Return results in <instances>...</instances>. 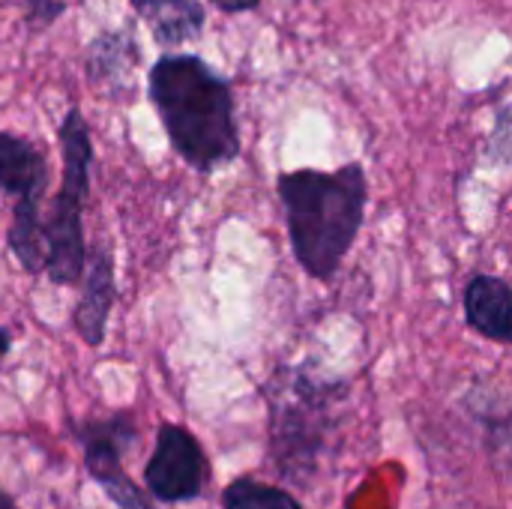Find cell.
Wrapping results in <instances>:
<instances>
[{
  "instance_id": "cell-15",
  "label": "cell",
  "mask_w": 512,
  "mask_h": 509,
  "mask_svg": "<svg viewBox=\"0 0 512 509\" xmlns=\"http://www.w3.org/2000/svg\"><path fill=\"white\" fill-rule=\"evenodd\" d=\"M12 351V333L6 327H0V357H6Z\"/></svg>"
},
{
  "instance_id": "cell-8",
  "label": "cell",
  "mask_w": 512,
  "mask_h": 509,
  "mask_svg": "<svg viewBox=\"0 0 512 509\" xmlns=\"http://www.w3.org/2000/svg\"><path fill=\"white\" fill-rule=\"evenodd\" d=\"M141 63V45L129 24L99 30L81 57L84 81L105 93L108 99H126L132 93V78Z\"/></svg>"
},
{
  "instance_id": "cell-1",
  "label": "cell",
  "mask_w": 512,
  "mask_h": 509,
  "mask_svg": "<svg viewBox=\"0 0 512 509\" xmlns=\"http://www.w3.org/2000/svg\"><path fill=\"white\" fill-rule=\"evenodd\" d=\"M153 105L171 150L198 174L231 165L240 150L237 99L231 78L195 51H162L147 69Z\"/></svg>"
},
{
  "instance_id": "cell-6",
  "label": "cell",
  "mask_w": 512,
  "mask_h": 509,
  "mask_svg": "<svg viewBox=\"0 0 512 509\" xmlns=\"http://www.w3.org/2000/svg\"><path fill=\"white\" fill-rule=\"evenodd\" d=\"M72 438L81 447L84 471L114 501L117 509H156L138 483L123 471V456L135 447L138 429L132 414L114 411L99 420L72 423Z\"/></svg>"
},
{
  "instance_id": "cell-10",
  "label": "cell",
  "mask_w": 512,
  "mask_h": 509,
  "mask_svg": "<svg viewBox=\"0 0 512 509\" xmlns=\"http://www.w3.org/2000/svg\"><path fill=\"white\" fill-rule=\"evenodd\" d=\"M129 9L165 51H177L180 45L201 39L207 30V9L201 0H129Z\"/></svg>"
},
{
  "instance_id": "cell-9",
  "label": "cell",
  "mask_w": 512,
  "mask_h": 509,
  "mask_svg": "<svg viewBox=\"0 0 512 509\" xmlns=\"http://www.w3.org/2000/svg\"><path fill=\"white\" fill-rule=\"evenodd\" d=\"M81 297L72 309V327L84 339V345L99 348L108 333V315L117 300V282H114V258L111 246L105 240L93 243L84 255V273H81Z\"/></svg>"
},
{
  "instance_id": "cell-4",
  "label": "cell",
  "mask_w": 512,
  "mask_h": 509,
  "mask_svg": "<svg viewBox=\"0 0 512 509\" xmlns=\"http://www.w3.org/2000/svg\"><path fill=\"white\" fill-rule=\"evenodd\" d=\"M60 144V189L42 216V240H45V267L48 282L60 288H75L84 273V201L90 195L93 174V138L87 117L81 108H69L57 123Z\"/></svg>"
},
{
  "instance_id": "cell-2",
  "label": "cell",
  "mask_w": 512,
  "mask_h": 509,
  "mask_svg": "<svg viewBox=\"0 0 512 509\" xmlns=\"http://www.w3.org/2000/svg\"><path fill=\"white\" fill-rule=\"evenodd\" d=\"M285 231L294 261L321 282H330L351 252L369 207V177L360 162L336 171L297 168L276 177Z\"/></svg>"
},
{
  "instance_id": "cell-11",
  "label": "cell",
  "mask_w": 512,
  "mask_h": 509,
  "mask_svg": "<svg viewBox=\"0 0 512 509\" xmlns=\"http://www.w3.org/2000/svg\"><path fill=\"white\" fill-rule=\"evenodd\" d=\"M462 309L468 327L483 339L501 345L512 342V291L501 276L492 273L471 276L462 291Z\"/></svg>"
},
{
  "instance_id": "cell-13",
  "label": "cell",
  "mask_w": 512,
  "mask_h": 509,
  "mask_svg": "<svg viewBox=\"0 0 512 509\" xmlns=\"http://www.w3.org/2000/svg\"><path fill=\"white\" fill-rule=\"evenodd\" d=\"M69 9L66 0H24L21 3V21L27 33H45L51 24L60 21V15Z\"/></svg>"
},
{
  "instance_id": "cell-5",
  "label": "cell",
  "mask_w": 512,
  "mask_h": 509,
  "mask_svg": "<svg viewBox=\"0 0 512 509\" xmlns=\"http://www.w3.org/2000/svg\"><path fill=\"white\" fill-rule=\"evenodd\" d=\"M48 159L24 135L0 129V192L12 195V219L6 228V246L24 273L36 276L45 267L42 240V198L48 189Z\"/></svg>"
},
{
  "instance_id": "cell-16",
  "label": "cell",
  "mask_w": 512,
  "mask_h": 509,
  "mask_svg": "<svg viewBox=\"0 0 512 509\" xmlns=\"http://www.w3.org/2000/svg\"><path fill=\"white\" fill-rule=\"evenodd\" d=\"M0 509H15L12 495H9V492H3V489H0Z\"/></svg>"
},
{
  "instance_id": "cell-7",
  "label": "cell",
  "mask_w": 512,
  "mask_h": 509,
  "mask_svg": "<svg viewBox=\"0 0 512 509\" xmlns=\"http://www.w3.org/2000/svg\"><path fill=\"white\" fill-rule=\"evenodd\" d=\"M210 486V459L180 423H162L144 465V495L159 504L198 501Z\"/></svg>"
},
{
  "instance_id": "cell-3",
  "label": "cell",
  "mask_w": 512,
  "mask_h": 509,
  "mask_svg": "<svg viewBox=\"0 0 512 509\" xmlns=\"http://www.w3.org/2000/svg\"><path fill=\"white\" fill-rule=\"evenodd\" d=\"M345 396L348 384L342 378H327L309 366H282L267 378L270 468L285 483L312 486Z\"/></svg>"
},
{
  "instance_id": "cell-12",
  "label": "cell",
  "mask_w": 512,
  "mask_h": 509,
  "mask_svg": "<svg viewBox=\"0 0 512 509\" xmlns=\"http://www.w3.org/2000/svg\"><path fill=\"white\" fill-rule=\"evenodd\" d=\"M222 509H303L300 501L282 489V486H267L252 477H237L234 483L225 486L222 492Z\"/></svg>"
},
{
  "instance_id": "cell-14",
  "label": "cell",
  "mask_w": 512,
  "mask_h": 509,
  "mask_svg": "<svg viewBox=\"0 0 512 509\" xmlns=\"http://www.w3.org/2000/svg\"><path fill=\"white\" fill-rule=\"evenodd\" d=\"M210 6H216L222 15H249L261 9V0H210Z\"/></svg>"
}]
</instances>
